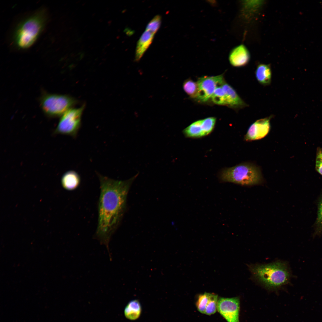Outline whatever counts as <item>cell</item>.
<instances>
[{"label":"cell","instance_id":"21","mask_svg":"<svg viewBox=\"0 0 322 322\" xmlns=\"http://www.w3.org/2000/svg\"><path fill=\"white\" fill-rule=\"evenodd\" d=\"M210 294L205 292L203 294L200 295L198 297L196 305L198 310L202 313H205Z\"/></svg>","mask_w":322,"mask_h":322},{"label":"cell","instance_id":"16","mask_svg":"<svg viewBox=\"0 0 322 322\" xmlns=\"http://www.w3.org/2000/svg\"><path fill=\"white\" fill-rule=\"evenodd\" d=\"M141 311V305L139 301L136 300L129 302L124 309V315L128 319L135 320L140 317Z\"/></svg>","mask_w":322,"mask_h":322},{"label":"cell","instance_id":"2","mask_svg":"<svg viewBox=\"0 0 322 322\" xmlns=\"http://www.w3.org/2000/svg\"><path fill=\"white\" fill-rule=\"evenodd\" d=\"M249 268L255 279L270 289H276L288 284L292 277L287 264L280 261L251 265Z\"/></svg>","mask_w":322,"mask_h":322},{"label":"cell","instance_id":"23","mask_svg":"<svg viewBox=\"0 0 322 322\" xmlns=\"http://www.w3.org/2000/svg\"><path fill=\"white\" fill-rule=\"evenodd\" d=\"M315 169L322 176V148L320 147H318L316 149Z\"/></svg>","mask_w":322,"mask_h":322},{"label":"cell","instance_id":"15","mask_svg":"<svg viewBox=\"0 0 322 322\" xmlns=\"http://www.w3.org/2000/svg\"><path fill=\"white\" fill-rule=\"evenodd\" d=\"M255 76L258 82L263 86L269 85L271 81L272 72L270 65L260 64L255 71Z\"/></svg>","mask_w":322,"mask_h":322},{"label":"cell","instance_id":"14","mask_svg":"<svg viewBox=\"0 0 322 322\" xmlns=\"http://www.w3.org/2000/svg\"><path fill=\"white\" fill-rule=\"evenodd\" d=\"M80 181L79 175L73 170L66 172L63 175L61 179L63 187L68 191H73L77 188L79 186Z\"/></svg>","mask_w":322,"mask_h":322},{"label":"cell","instance_id":"11","mask_svg":"<svg viewBox=\"0 0 322 322\" xmlns=\"http://www.w3.org/2000/svg\"><path fill=\"white\" fill-rule=\"evenodd\" d=\"M250 58L249 52L243 44H240L233 48L230 52L229 56L230 64L236 67L245 66L249 62Z\"/></svg>","mask_w":322,"mask_h":322},{"label":"cell","instance_id":"4","mask_svg":"<svg viewBox=\"0 0 322 322\" xmlns=\"http://www.w3.org/2000/svg\"><path fill=\"white\" fill-rule=\"evenodd\" d=\"M46 20L45 12L41 11L35 13L22 22L16 30L14 40L21 49L30 47L42 31Z\"/></svg>","mask_w":322,"mask_h":322},{"label":"cell","instance_id":"5","mask_svg":"<svg viewBox=\"0 0 322 322\" xmlns=\"http://www.w3.org/2000/svg\"><path fill=\"white\" fill-rule=\"evenodd\" d=\"M76 102L73 98L69 96L49 94L44 95L40 102L43 112L50 116H62Z\"/></svg>","mask_w":322,"mask_h":322},{"label":"cell","instance_id":"17","mask_svg":"<svg viewBox=\"0 0 322 322\" xmlns=\"http://www.w3.org/2000/svg\"><path fill=\"white\" fill-rule=\"evenodd\" d=\"M318 211L317 217L314 224L315 231L313 236H319L322 233V193L317 202Z\"/></svg>","mask_w":322,"mask_h":322},{"label":"cell","instance_id":"12","mask_svg":"<svg viewBox=\"0 0 322 322\" xmlns=\"http://www.w3.org/2000/svg\"><path fill=\"white\" fill-rule=\"evenodd\" d=\"M221 86L225 95L227 106L236 110L248 106V105L240 97L235 90L229 84L224 82Z\"/></svg>","mask_w":322,"mask_h":322},{"label":"cell","instance_id":"9","mask_svg":"<svg viewBox=\"0 0 322 322\" xmlns=\"http://www.w3.org/2000/svg\"><path fill=\"white\" fill-rule=\"evenodd\" d=\"M239 308L238 297L218 299L217 310L227 322H239Z\"/></svg>","mask_w":322,"mask_h":322},{"label":"cell","instance_id":"3","mask_svg":"<svg viewBox=\"0 0 322 322\" xmlns=\"http://www.w3.org/2000/svg\"><path fill=\"white\" fill-rule=\"evenodd\" d=\"M220 180L243 185L260 184L262 177L259 168L253 164L244 162L222 169L219 174Z\"/></svg>","mask_w":322,"mask_h":322},{"label":"cell","instance_id":"1","mask_svg":"<svg viewBox=\"0 0 322 322\" xmlns=\"http://www.w3.org/2000/svg\"><path fill=\"white\" fill-rule=\"evenodd\" d=\"M137 174L125 180H115L98 174L100 192L98 204V223L94 238L106 247L111 257L109 244L118 227L126 208L130 186Z\"/></svg>","mask_w":322,"mask_h":322},{"label":"cell","instance_id":"20","mask_svg":"<svg viewBox=\"0 0 322 322\" xmlns=\"http://www.w3.org/2000/svg\"><path fill=\"white\" fill-rule=\"evenodd\" d=\"M218 300L217 295L214 294H210L204 314L210 315L214 314L216 312Z\"/></svg>","mask_w":322,"mask_h":322},{"label":"cell","instance_id":"10","mask_svg":"<svg viewBox=\"0 0 322 322\" xmlns=\"http://www.w3.org/2000/svg\"><path fill=\"white\" fill-rule=\"evenodd\" d=\"M273 116L261 118L256 120L249 127L244 137L247 141L261 139L269 132L271 126L270 121Z\"/></svg>","mask_w":322,"mask_h":322},{"label":"cell","instance_id":"6","mask_svg":"<svg viewBox=\"0 0 322 322\" xmlns=\"http://www.w3.org/2000/svg\"><path fill=\"white\" fill-rule=\"evenodd\" d=\"M84 106L70 109L61 117L56 129L55 133L68 135L75 137L79 129Z\"/></svg>","mask_w":322,"mask_h":322},{"label":"cell","instance_id":"22","mask_svg":"<svg viewBox=\"0 0 322 322\" xmlns=\"http://www.w3.org/2000/svg\"><path fill=\"white\" fill-rule=\"evenodd\" d=\"M161 21V16L159 15H156L148 23L145 30L155 35L160 27Z\"/></svg>","mask_w":322,"mask_h":322},{"label":"cell","instance_id":"18","mask_svg":"<svg viewBox=\"0 0 322 322\" xmlns=\"http://www.w3.org/2000/svg\"><path fill=\"white\" fill-rule=\"evenodd\" d=\"M183 88L185 92L191 98H197L198 90L197 82L191 79H187L183 83Z\"/></svg>","mask_w":322,"mask_h":322},{"label":"cell","instance_id":"19","mask_svg":"<svg viewBox=\"0 0 322 322\" xmlns=\"http://www.w3.org/2000/svg\"><path fill=\"white\" fill-rule=\"evenodd\" d=\"M211 98L215 104L219 105H227L226 97L221 86L217 87L212 94Z\"/></svg>","mask_w":322,"mask_h":322},{"label":"cell","instance_id":"7","mask_svg":"<svg viewBox=\"0 0 322 322\" xmlns=\"http://www.w3.org/2000/svg\"><path fill=\"white\" fill-rule=\"evenodd\" d=\"M224 82L222 74L200 78L197 82L198 89L197 99L200 102L208 101L211 98L216 88L221 86Z\"/></svg>","mask_w":322,"mask_h":322},{"label":"cell","instance_id":"8","mask_svg":"<svg viewBox=\"0 0 322 322\" xmlns=\"http://www.w3.org/2000/svg\"><path fill=\"white\" fill-rule=\"evenodd\" d=\"M216 121V118L214 117L196 121L184 129L183 134L189 138H199L206 136L213 130Z\"/></svg>","mask_w":322,"mask_h":322},{"label":"cell","instance_id":"13","mask_svg":"<svg viewBox=\"0 0 322 322\" xmlns=\"http://www.w3.org/2000/svg\"><path fill=\"white\" fill-rule=\"evenodd\" d=\"M154 34L145 30L139 39L136 47L135 61H139L152 43Z\"/></svg>","mask_w":322,"mask_h":322}]
</instances>
